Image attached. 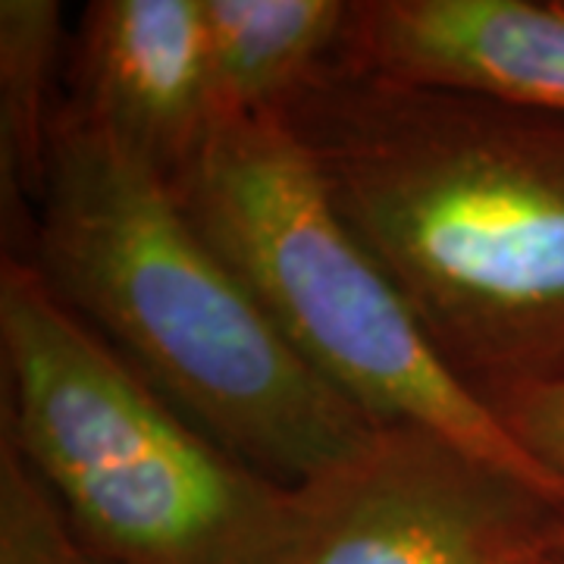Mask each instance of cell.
<instances>
[{"label": "cell", "instance_id": "obj_1", "mask_svg": "<svg viewBox=\"0 0 564 564\" xmlns=\"http://www.w3.org/2000/svg\"><path fill=\"white\" fill-rule=\"evenodd\" d=\"M276 113L458 383L564 377V113L339 54Z\"/></svg>", "mask_w": 564, "mask_h": 564}, {"label": "cell", "instance_id": "obj_2", "mask_svg": "<svg viewBox=\"0 0 564 564\" xmlns=\"http://www.w3.org/2000/svg\"><path fill=\"white\" fill-rule=\"evenodd\" d=\"M22 261L180 414L276 484H321L380 430L282 339L170 182L63 107Z\"/></svg>", "mask_w": 564, "mask_h": 564}, {"label": "cell", "instance_id": "obj_3", "mask_svg": "<svg viewBox=\"0 0 564 564\" xmlns=\"http://www.w3.org/2000/svg\"><path fill=\"white\" fill-rule=\"evenodd\" d=\"M3 436L107 564H299L314 484L285 486L180 414L22 258L0 267Z\"/></svg>", "mask_w": 564, "mask_h": 564}, {"label": "cell", "instance_id": "obj_4", "mask_svg": "<svg viewBox=\"0 0 564 564\" xmlns=\"http://www.w3.org/2000/svg\"><path fill=\"white\" fill-rule=\"evenodd\" d=\"M166 182L282 339L377 426L436 430L564 492L452 377L276 110L217 120Z\"/></svg>", "mask_w": 564, "mask_h": 564}, {"label": "cell", "instance_id": "obj_5", "mask_svg": "<svg viewBox=\"0 0 564 564\" xmlns=\"http://www.w3.org/2000/svg\"><path fill=\"white\" fill-rule=\"evenodd\" d=\"M564 545V492L436 430L389 423L314 484L299 564H543Z\"/></svg>", "mask_w": 564, "mask_h": 564}, {"label": "cell", "instance_id": "obj_6", "mask_svg": "<svg viewBox=\"0 0 564 564\" xmlns=\"http://www.w3.org/2000/svg\"><path fill=\"white\" fill-rule=\"evenodd\" d=\"M63 110L170 180L214 129L202 0H95L69 44Z\"/></svg>", "mask_w": 564, "mask_h": 564}, {"label": "cell", "instance_id": "obj_7", "mask_svg": "<svg viewBox=\"0 0 564 564\" xmlns=\"http://www.w3.org/2000/svg\"><path fill=\"white\" fill-rule=\"evenodd\" d=\"M339 57L564 113V0H355Z\"/></svg>", "mask_w": 564, "mask_h": 564}, {"label": "cell", "instance_id": "obj_8", "mask_svg": "<svg viewBox=\"0 0 564 564\" xmlns=\"http://www.w3.org/2000/svg\"><path fill=\"white\" fill-rule=\"evenodd\" d=\"M217 120L282 110L343 51L345 0H202Z\"/></svg>", "mask_w": 564, "mask_h": 564}, {"label": "cell", "instance_id": "obj_9", "mask_svg": "<svg viewBox=\"0 0 564 564\" xmlns=\"http://www.w3.org/2000/svg\"><path fill=\"white\" fill-rule=\"evenodd\" d=\"M63 10L57 0H0V202L3 236L25 258L61 117L57 66Z\"/></svg>", "mask_w": 564, "mask_h": 564}, {"label": "cell", "instance_id": "obj_10", "mask_svg": "<svg viewBox=\"0 0 564 564\" xmlns=\"http://www.w3.org/2000/svg\"><path fill=\"white\" fill-rule=\"evenodd\" d=\"M0 564H107L82 543L7 436L0 440Z\"/></svg>", "mask_w": 564, "mask_h": 564}, {"label": "cell", "instance_id": "obj_11", "mask_svg": "<svg viewBox=\"0 0 564 564\" xmlns=\"http://www.w3.org/2000/svg\"><path fill=\"white\" fill-rule=\"evenodd\" d=\"M486 408L527 458L564 489V377L496 395Z\"/></svg>", "mask_w": 564, "mask_h": 564}, {"label": "cell", "instance_id": "obj_12", "mask_svg": "<svg viewBox=\"0 0 564 564\" xmlns=\"http://www.w3.org/2000/svg\"><path fill=\"white\" fill-rule=\"evenodd\" d=\"M549 562H552V564H564V545H562V549H558V552H555V555H552V558H549Z\"/></svg>", "mask_w": 564, "mask_h": 564}, {"label": "cell", "instance_id": "obj_13", "mask_svg": "<svg viewBox=\"0 0 564 564\" xmlns=\"http://www.w3.org/2000/svg\"><path fill=\"white\" fill-rule=\"evenodd\" d=\"M543 564H552V562H543Z\"/></svg>", "mask_w": 564, "mask_h": 564}]
</instances>
